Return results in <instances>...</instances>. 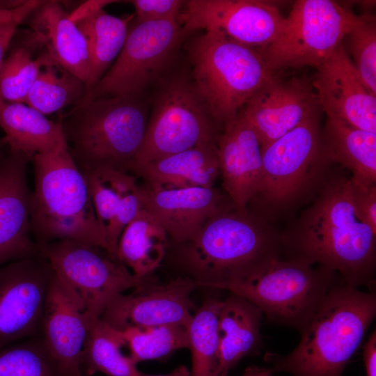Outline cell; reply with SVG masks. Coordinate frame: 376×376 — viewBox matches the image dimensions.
Instances as JSON below:
<instances>
[{
    "label": "cell",
    "mask_w": 376,
    "mask_h": 376,
    "mask_svg": "<svg viewBox=\"0 0 376 376\" xmlns=\"http://www.w3.org/2000/svg\"><path fill=\"white\" fill-rule=\"evenodd\" d=\"M334 164L311 204L280 233L281 253L324 266L345 283L373 292L376 233L358 218L350 178Z\"/></svg>",
    "instance_id": "6da1fadb"
},
{
    "label": "cell",
    "mask_w": 376,
    "mask_h": 376,
    "mask_svg": "<svg viewBox=\"0 0 376 376\" xmlns=\"http://www.w3.org/2000/svg\"><path fill=\"white\" fill-rule=\"evenodd\" d=\"M183 277L198 288L224 289L251 277L281 258L280 233L269 222L230 201L203 224L196 235L169 243Z\"/></svg>",
    "instance_id": "7a4b0ae2"
},
{
    "label": "cell",
    "mask_w": 376,
    "mask_h": 376,
    "mask_svg": "<svg viewBox=\"0 0 376 376\" xmlns=\"http://www.w3.org/2000/svg\"><path fill=\"white\" fill-rule=\"evenodd\" d=\"M376 315V295L343 280L329 290L289 354L268 352L272 373L293 376H341Z\"/></svg>",
    "instance_id": "3957f363"
},
{
    "label": "cell",
    "mask_w": 376,
    "mask_h": 376,
    "mask_svg": "<svg viewBox=\"0 0 376 376\" xmlns=\"http://www.w3.org/2000/svg\"><path fill=\"white\" fill-rule=\"evenodd\" d=\"M318 111L261 150L260 178L247 209L269 223L313 199L334 164L322 148Z\"/></svg>",
    "instance_id": "277c9868"
},
{
    "label": "cell",
    "mask_w": 376,
    "mask_h": 376,
    "mask_svg": "<svg viewBox=\"0 0 376 376\" xmlns=\"http://www.w3.org/2000/svg\"><path fill=\"white\" fill-rule=\"evenodd\" d=\"M31 162L34 189L30 198V226L36 243L77 240L111 254L86 178L68 149L36 154Z\"/></svg>",
    "instance_id": "5b68a950"
},
{
    "label": "cell",
    "mask_w": 376,
    "mask_h": 376,
    "mask_svg": "<svg viewBox=\"0 0 376 376\" xmlns=\"http://www.w3.org/2000/svg\"><path fill=\"white\" fill-rule=\"evenodd\" d=\"M59 121L82 172L105 167L127 171L144 138L148 106L143 93L101 97L73 107Z\"/></svg>",
    "instance_id": "8992f818"
},
{
    "label": "cell",
    "mask_w": 376,
    "mask_h": 376,
    "mask_svg": "<svg viewBox=\"0 0 376 376\" xmlns=\"http://www.w3.org/2000/svg\"><path fill=\"white\" fill-rule=\"evenodd\" d=\"M192 84L217 125L233 120L273 73L258 49L205 31L187 46Z\"/></svg>",
    "instance_id": "52a82bcc"
},
{
    "label": "cell",
    "mask_w": 376,
    "mask_h": 376,
    "mask_svg": "<svg viewBox=\"0 0 376 376\" xmlns=\"http://www.w3.org/2000/svg\"><path fill=\"white\" fill-rule=\"evenodd\" d=\"M341 280L338 273L324 266L279 258L248 279L223 290L256 306L269 322L292 327L301 334Z\"/></svg>",
    "instance_id": "ba28073f"
},
{
    "label": "cell",
    "mask_w": 376,
    "mask_h": 376,
    "mask_svg": "<svg viewBox=\"0 0 376 376\" xmlns=\"http://www.w3.org/2000/svg\"><path fill=\"white\" fill-rule=\"evenodd\" d=\"M361 18L334 1L298 0L278 36L258 49L272 72L304 66L317 68Z\"/></svg>",
    "instance_id": "9c48e42d"
},
{
    "label": "cell",
    "mask_w": 376,
    "mask_h": 376,
    "mask_svg": "<svg viewBox=\"0 0 376 376\" xmlns=\"http://www.w3.org/2000/svg\"><path fill=\"white\" fill-rule=\"evenodd\" d=\"M38 245L53 273L92 318H100L115 297L151 277H136L107 250L86 242L63 240Z\"/></svg>",
    "instance_id": "30bf717a"
},
{
    "label": "cell",
    "mask_w": 376,
    "mask_h": 376,
    "mask_svg": "<svg viewBox=\"0 0 376 376\" xmlns=\"http://www.w3.org/2000/svg\"><path fill=\"white\" fill-rule=\"evenodd\" d=\"M219 134L192 82L174 78L158 93L141 146L131 164L148 163L191 148L215 146Z\"/></svg>",
    "instance_id": "8fae6325"
},
{
    "label": "cell",
    "mask_w": 376,
    "mask_h": 376,
    "mask_svg": "<svg viewBox=\"0 0 376 376\" xmlns=\"http://www.w3.org/2000/svg\"><path fill=\"white\" fill-rule=\"evenodd\" d=\"M187 36L174 20L130 25L119 55L78 105L101 97L142 94L171 63Z\"/></svg>",
    "instance_id": "7c38bea8"
},
{
    "label": "cell",
    "mask_w": 376,
    "mask_h": 376,
    "mask_svg": "<svg viewBox=\"0 0 376 376\" xmlns=\"http://www.w3.org/2000/svg\"><path fill=\"white\" fill-rule=\"evenodd\" d=\"M178 23L185 32H219L241 44L260 49L278 36L285 23L274 3L257 0L185 1Z\"/></svg>",
    "instance_id": "4fadbf2b"
},
{
    "label": "cell",
    "mask_w": 376,
    "mask_h": 376,
    "mask_svg": "<svg viewBox=\"0 0 376 376\" xmlns=\"http://www.w3.org/2000/svg\"><path fill=\"white\" fill-rule=\"evenodd\" d=\"M52 274L40 253L0 266V349L40 333Z\"/></svg>",
    "instance_id": "5bb4252c"
},
{
    "label": "cell",
    "mask_w": 376,
    "mask_h": 376,
    "mask_svg": "<svg viewBox=\"0 0 376 376\" xmlns=\"http://www.w3.org/2000/svg\"><path fill=\"white\" fill-rule=\"evenodd\" d=\"M197 288L195 281L183 276L164 283L151 276L131 293L115 297L100 318L120 331L167 324L187 327L194 307L190 296Z\"/></svg>",
    "instance_id": "9a60e30c"
},
{
    "label": "cell",
    "mask_w": 376,
    "mask_h": 376,
    "mask_svg": "<svg viewBox=\"0 0 376 376\" xmlns=\"http://www.w3.org/2000/svg\"><path fill=\"white\" fill-rule=\"evenodd\" d=\"M320 108L307 77L284 79L273 72L239 114L255 130L262 150Z\"/></svg>",
    "instance_id": "2e32d148"
},
{
    "label": "cell",
    "mask_w": 376,
    "mask_h": 376,
    "mask_svg": "<svg viewBox=\"0 0 376 376\" xmlns=\"http://www.w3.org/2000/svg\"><path fill=\"white\" fill-rule=\"evenodd\" d=\"M311 83L318 104L326 115L376 133V97L363 84L343 41L317 68Z\"/></svg>",
    "instance_id": "e0dca14e"
},
{
    "label": "cell",
    "mask_w": 376,
    "mask_h": 376,
    "mask_svg": "<svg viewBox=\"0 0 376 376\" xmlns=\"http://www.w3.org/2000/svg\"><path fill=\"white\" fill-rule=\"evenodd\" d=\"M32 158L10 148L0 158V266L40 253L31 237L26 169Z\"/></svg>",
    "instance_id": "ac0fdd59"
},
{
    "label": "cell",
    "mask_w": 376,
    "mask_h": 376,
    "mask_svg": "<svg viewBox=\"0 0 376 376\" xmlns=\"http://www.w3.org/2000/svg\"><path fill=\"white\" fill-rule=\"evenodd\" d=\"M143 207L161 224L171 244L193 238L205 221L230 201L216 188L156 189L139 185Z\"/></svg>",
    "instance_id": "d6986e66"
},
{
    "label": "cell",
    "mask_w": 376,
    "mask_h": 376,
    "mask_svg": "<svg viewBox=\"0 0 376 376\" xmlns=\"http://www.w3.org/2000/svg\"><path fill=\"white\" fill-rule=\"evenodd\" d=\"M53 273L48 286L40 333L42 340L67 376H83L80 356L91 320Z\"/></svg>",
    "instance_id": "ffe728a7"
},
{
    "label": "cell",
    "mask_w": 376,
    "mask_h": 376,
    "mask_svg": "<svg viewBox=\"0 0 376 376\" xmlns=\"http://www.w3.org/2000/svg\"><path fill=\"white\" fill-rule=\"evenodd\" d=\"M216 151L223 188L235 205L246 209L262 171L261 144L257 134L238 113L223 127Z\"/></svg>",
    "instance_id": "44dd1931"
},
{
    "label": "cell",
    "mask_w": 376,
    "mask_h": 376,
    "mask_svg": "<svg viewBox=\"0 0 376 376\" xmlns=\"http://www.w3.org/2000/svg\"><path fill=\"white\" fill-rule=\"evenodd\" d=\"M82 173L109 251L117 258L123 230L143 207L136 178L130 172L109 167Z\"/></svg>",
    "instance_id": "7402d4cb"
},
{
    "label": "cell",
    "mask_w": 376,
    "mask_h": 376,
    "mask_svg": "<svg viewBox=\"0 0 376 376\" xmlns=\"http://www.w3.org/2000/svg\"><path fill=\"white\" fill-rule=\"evenodd\" d=\"M25 23L40 39L54 61L82 81L88 88L91 61L86 39L58 1H41Z\"/></svg>",
    "instance_id": "603a6c76"
},
{
    "label": "cell",
    "mask_w": 376,
    "mask_h": 376,
    "mask_svg": "<svg viewBox=\"0 0 376 376\" xmlns=\"http://www.w3.org/2000/svg\"><path fill=\"white\" fill-rule=\"evenodd\" d=\"M128 172L156 189L213 187L220 171L216 145L191 148L144 164H131Z\"/></svg>",
    "instance_id": "cb8c5ba5"
},
{
    "label": "cell",
    "mask_w": 376,
    "mask_h": 376,
    "mask_svg": "<svg viewBox=\"0 0 376 376\" xmlns=\"http://www.w3.org/2000/svg\"><path fill=\"white\" fill-rule=\"evenodd\" d=\"M321 141L330 161L348 171L352 181L363 187L376 185V133L327 115Z\"/></svg>",
    "instance_id": "d4e9b609"
},
{
    "label": "cell",
    "mask_w": 376,
    "mask_h": 376,
    "mask_svg": "<svg viewBox=\"0 0 376 376\" xmlns=\"http://www.w3.org/2000/svg\"><path fill=\"white\" fill-rule=\"evenodd\" d=\"M263 313L237 294L222 300L218 318L219 361L217 376H226L244 357L256 352L261 344Z\"/></svg>",
    "instance_id": "484cf974"
},
{
    "label": "cell",
    "mask_w": 376,
    "mask_h": 376,
    "mask_svg": "<svg viewBox=\"0 0 376 376\" xmlns=\"http://www.w3.org/2000/svg\"><path fill=\"white\" fill-rule=\"evenodd\" d=\"M0 127L8 148L31 157L68 149L60 121L49 120L24 103L0 98Z\"/></svg>",
    "instance_id": "4316f807"
},
{
    "label": "cell",
    "mask_w": 376,
    "mask_h": 376,
    "mask_svg": "<svg viewBox=\"0 0 376 376\" xmlns=\"http://www.w3.org/2000/svg\"><path fill=\"white\" fill-rule=\"evenodd\" d=\"M169 243L164 228L143 207L123 230L116 257L136 277L145 278L160 267Z\"/></svg>",
    "instance_id": "83f0119b"
},
{
    "label": "cell",
    "mask_w": 376,
    "mask_h": 376,
    "mask_svg": "<svg viewBox=\"0 0 376 376\" xmlns=\"http://www.w3.org/2000/svg\"><path fill=\"white\" fill-rule=\"evenodd\" d=\"M26 31L21 37L15 33L0 66V98L8 102L24 103L42 69L55 63L38 36Z\"/></svg>",
    "instance_id": "f1b7e54d"
},
{
    "label": "cell",
    "mask_w": 376,
    "mask_h": 376,
    "mask_svg": "<svg viewBox=\"0 0 376 376\" xmlns=\"http://www.w3.org/2000/svg\"><path fill=\"white\" fill-rule=\"evenodd\" d=\"M134 18V14L118 17L100 9L75 22L89 52L91 70L88 90L100 81L119 55Z\"/></svg>",
    "instance_id": "f546056e"
},
{
    "label": "cell",
    "mask_w": 376,
    "mask_h": 376,
    "mask_svg": "<svg viewBox=\"0 0 376 376\" xmlns=\"http://www.w3.org/2000/svg\"><path fill=\"white\" fill-rule=\"evenodd\" d=\"M127 345L122 331L110 326L100 318H93L80 356L82 375L102 373L109 376H139L142 373L130 356L123 354Z\"/></svg>",
    "instance_id": "4dcf8cb0"
},
{
    "label": "cell",
    "mask_w": 376,
    "mask_h": 376,
    "mask_svg": "<svg viewBox=\"0 0 376 376\" xmlns=\"http://www.w3.org/2000/svg\"><path fill=\"white\" fill-rule=\"evenodd\" d=\"M88 90L86 84L56 63L45 65L31 88L24 104L45 116L78 105Z\"/></svg>",
    "instance_id": "1f68e13d"
},
{
    "label": "cell",
    "mask_w": 376,
    "mask_h": 376,
    "mask_svg": "<svg viewBox=\"0 0 376 376\" xmlns=\"http://www.w3.org/2000/svg\"><path fill=\"white\" fill-rule=\"evenodd\" d=\"M222 300L209 299L187 327L191 354L190 376H217L219 361L218 318Z\"/></svg>",
    "instance_id": "d6a6232c"
},
{
    "label": "cell",
    "mask_w": 376,
    "mask_h": 376,
    "mask_svg": "<svg viewBox=\"0 0 376 376\" xmlns=\"http://www.w3.org/2000/svg\"><path fill=\"white\" fill-rule=\"evenodd\" d=\"M130 357L139 362L166 357L189 347L187 327L167 324L148 327H128L122 330Z\"/></svg>",
    "instance_id": "836d02e7"
},
{
    "label": "cell",
    "mask_w": 376,
    "mask_h": 376,
    "mask_svg": "<svg viewBox=\"0 0 376 376\" xmlns=\"http://www.w3.org/2000/svg\"><path fill=\"white\" fill-rule=\"evenodd\" d=\"M0 376H67L41 336L0 349Z\"/></svg>",
    "instance_id": "e575fe53"
},
{
    "label": "cell",
    "mask_w": 376,
    "mask_h": 376,
    "mask_svg": "<svg viewBox=\"0 0 376 376\" xmlns=\"http://www.w3.org/2000/svg\"><path fill=\"white\" fill-rule=\"evenodd\" d=\"M346 52L369 92L376 97V23L375 16L361 15V20L343 38ZM344 46V45H343Z\"/></svg>",
    "instance_id": "d590c367"
},
{
    "label": "cell",
    "mask_w": 376,
    "mask_h": 376,
    "mask_svg": "<svg viewBox=\"0 0 376 376\" xmlns=\"http://www.w3.org/2000/svg\"><path fill=\"white\" fill-rule=\"evenodd\" d=\"M40 2L41 0H25L15 8L0 10V66L18 26Z\"/></svg>",
    "instance_id": "8d00e7d4"
},
{
    "label": "cell",
    "mask_w": 376,
    "mask_h": 376,
    "mask_svg": "<svg viewBox=\"0 0 376 376\" xmlns=\"http://www.w3.org/2000/svg\"><path fill=\"white\" fill-rule=\"evenodd\" d=\"M136 22L159 20L178 22L185 1L181 0H133Z\"/></svg>",
    "instance_id": "74e56055"
},
{
    "label": "cell",
    "mask_w": 376,
    "mask_h": 376,
    "mask_svg": "<svg viewBox=\"0 0 376 376\" xmlns=\"http://www.w3.org/2000/svg\"><path fill=\"white\" fill-rule=\"evenodd\" d=\"M350 181L352 198L357 215L376 233V185L363 187L351 179Z\"/></svg>",
    "instance_id": "f35d334b"
},
{
    "label": "cell",
    "mask_w": 376,
    "mask_h": 376,
    "mask_svg": "<svg viewBox=\"0 0 376 376\" xmlns=\"http://www.w3.org/2000/svg\"><path fill=\"white\" fill-rule=\"evenodd\" d=\"M366 376H376V331L369 336L363 349Z\"/></svg>",
    "instance_id": "ab89813d"
},
{
    "label": "cell",
    "mask_w": 376,
    "mask_h": 376,
    "mask_svg": "<svg viewBox=\"0 0 376 376\" xmlns=\"http://www.w3.org/2000/svg\"><path fill=\"white\" fill-rule=\"evenodd\" d=\"M113 2H116V1H88L80 5L72 13H69L70 17L73 22H76L79 19L88 16L100 9H104V6Z\"/></svg>",
    "instance_id": "60d3db41"
},
{
    "label": "cell",
    "mask_w": 376,
    "mask_h": 376,
    "mask_svg": "<svg viewBox=\"0 0 376 376\" xmlns=\"http://www.w3.org/2000/svg\"><path fill=\"white\" fill-rule=\"evenodd\" d=\"M270 368H260L258 366L248 367L242 376H272Z\"/></svg>",
    "instance_id": "b9f144b4"
},
{
    "label": "cell",
    "mask_w": 376,
    "mask_h": 376,
    "mask_svg": "<svg viewBox=\"0 0 376 376\" xmlns=\"http://www.w3.org/2000/svg\"><path fill=\"white\" fill-rule=\"evenodd\" d=\"M139 376H190V370L184 365L176 367L172 372L166 375H145L141 373Z\"/></svg>",
    "instance_id": "7bdbcfd3"
},
{
    "label": "cell",
    "mask_w": 376,
    "mask_h": 376,
    "mask_svg": "<svg viewBox=\"0 0 376 376\" xmlns=\"http://www.w3.org/2000/svg\"><path fill=\"white\" fill-rule=\"evenodd\" d=\"M24 1L21 0H8V1H2L0 0V10H7L15 8L22 3Z\"/></svg>",
    "instance_id": "ee69618b"
},
{
    "label": "cell",
    "mask_w": 376,
    "mask_h": 376,
    "mask_svg": "<svg viewBox=\"0 0 376 376\" xmlns=\"http://www.w3.org/2000/svg\"><path fill=\"white\" fill-rule=\"evenodd\" d=\"M7 146V141L5 136L0 137V150Z\"/></svg>",
    "instance_id": "f6af8a7d"
},
{
    "label": "cell",
    "mask_w": 376,
    "mask_h": 376,
    "mask_svg": "<svg viewBox=\"0 0 376 376\" xmlns=\"http://www.w3.org/2000/svg\"><path fill=\"white\" fill-rule=\"evenodd\" d=\"M2 154H3L2 150H0V158H1V155H2Z\"/></svg>",
    "instance_id": "bcb514c9"
}]
</instances>
